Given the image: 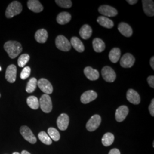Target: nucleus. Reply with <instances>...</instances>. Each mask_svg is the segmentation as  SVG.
I'll return each mask as SVG.
<instances>
[{
  "label": "nucleus",
  "mask_w": 154,
  "mask_h": 154,
  "mask_svg": "<svg viewBox=\"0 0 154 154\" xmlns=\"http://www.w3.org/2000/svg\"><path fill=\"white\" fill-rule=\"evenodd\" d=\"M4 48L11 59L16 58L22 51V45L16 41H7L4 45Z\"/></svg>",
  "instance_id": "obj_1"
},
{
  "label": "nucleus",
  "mask_w": 154,
  "mask_h": 154,
  "mask_svg": "<svg viewBox=\"0 0 154 154\" xmlns=\"http://www.w3.org/2000/svg\"><path fill=\"white\" fill-rule=\"evenodd\" d=\"M22 11V4L17 1H14L8 6L6 8V17L8 18H11L20 14Z\"/></svg>",
  "instance_id": "obj_2"
},
{
  "label": "nucleus",
  "mask_w": 154,
  "mask_h": 154,
  "mask_svg": "<svg viewBox=\"0 0 154 154\" xmlns=\"http://www.w3.org/2000/svg\"><path fill=\"white\" fill-rule=\"evenodd\" d=\"M39 106L42 111L45 113H49L53 109V105L51 99L49 95L44 94L40 98L39 100Z\"/></svg>",
  "instance_id": "obj_3"
},
{
  "label": "nucleus",
  "mask_w": 154,
  "mask_h": 154,
  "mask_svg": "<svg viewBox=\"0 0 154 154\" xmlns=\"http://www.w3.org/2000/svg\"><path fill=\"white\" fill-rule=\"evenodd\" d=\"M56 47L63 51H68L72 49L69 41L63 35H58L55 39Z\"/></svg>",
  "instance_id": "obj_4"
},
{
  "label": "nucleus",
  "mask_w": 154,
  "mask_h": 154,
  "mask_svg": "<svg viewBox=\"0 0 154 154\" xmlns=\"http://www.w3.org/2000/svg\"><path fill=\"white\" fill-rule=\"evenodd\" d=\"M20 133L23 138L29 143L34 144L37 142V138L33 134L32 130L26 126H22L20 128Z\"/></svg>",
  "instance_id": "obj_5"
},
{
  "label": "nucleus",
  "mask_w": 154,
  "mask_h": 154,
  "mask_svg": "<svg viewBox=\"0 0 154 154\" xmlns=\"http://www.w3.org/2000/svg\"><path fill=\"white\" fill-rule=\"evenodd\" d=\"M102 75L107 82H113L116 80V73L115 71L109 66H105L102 70Z\"/></svg>",
  "instance_id": "obj_6"
},
{
  "label": "nucleus",
  "mask_w": 154,
  "mask_h": 154,
  "mask_svg": "<svg viewBox=\"0 0 154 154\" xmlns=\"http://www.w3.org/2000/svg\"><path fill=\"white\" fill-rule=\"evenodd\" d=\"M101 123V117L99 115L95 114L92 116L86 123V128L89 131L96 130Z\"/></svg>",
  "instance_id": "obj_7"
},
{
  "label": "nucleus",
  "mask_w": 154,
  "mask_h": 154,
  "mask_svg": "<svg viewBox=\"0 0 154 154\" xmlns=\"http://www.w3.org/2000/svg\"><path fill=\"white\" fill-rule=\"evenodd\" d=\"M37 85L39 89L45 94H50L53 91V88L51 83L45 78H41L37 82Z\"/></svg>",
  "instance_id": "obj_8"
},
{
  "label": "nucleus",
  "mask_w": 154,
  "mask_h": 154,
  "mask_svg": "<svg viewBox=\"0 0 154 154\" xmlns=\"http://www.w3.org/2000/svg\"><path fill=\"white\" fill-rule=\"evenodd\" d=\"M99 13L109 17H113L118 14V11L116 8L109 5L100 6L98 9Z\"/></svg>",
  "instance_id": "obj_9"
},
{
  "label": "nucleus",
  "mask_w": 154,
  "mask_h": 154,
  "mask_svg": "<svg viewBox=\"0 0 154 154\" xmlns=\"http://www.w3.org/2000/svg\"><path fill=\"white\" fill-rule=\"evenodd\" d=\"M17 67L14 65H11L6 69L5 78L9 83L15 82L16 80Z\"/></svg>",
  "instance_id": "obj_10"
},
{
  "label": "nucleus",
  "mask_w": 154,
  "mask_h": 154,
  "mask_svg": "<svg viewBox=\"0 0 154 154\" xmlns=\"http://www.w3.org/2000/svg\"><path fill=\"white\" fill-rule=\"evenodd\" d=\"M135 58L130 53H126L123 55L120 61V64L122 67L130 68L135 63Z\"/></svg>",
  "instance_id": "obj_11"
},
{
  "label": "nucleus",
  "mask_w": 154,
  "mask_h": 154,
  "mask_svg": "<svg viewBox=\"0 0 154 154\" xmlns=\"http://www.w3.org/2000/svg\"><path fill=\"white\" fill-rule=\"evenodd\" d=\"M98 94L93 90H88L82 94L81 101L83 104H88L97 98Z\"/></svg>",
  "instance_id": "obj_12"
},
{
  "label": "nucleus",
  "mask_w": 154,
  "mask_h": 154,
  "mask_svg": "<svg viewBox=\"0 0 154 154\" xmlns=\"http://www.w3.org/2000/svg\"><path fill=\"white\" fill-rule=\"evenodd\" d=\"M69 123V117L66 114H61L58 116L57 124L58 128L61 131H65L67 128Z\"/></svg>",
  "instance_id": "obj_13"
},
{
  "label": "nucleus",
  "mask_w": 154,
  "mask_h": 154,
  "mask_svg": "<svg viewBox=\"0 0 154 154\" xmlns=\"http://www.w3.org/2000/svg\"><path fill=\"white\" fill-rule=\"evenodd\" d=\"M129 110L126 106H121L119 107L116 112V121L122 122L123 121L128 114Z\"/></svg>",
  "instance_id": "obj_14"
},
{
  "label": "nucleus",
  "mask_w": 154,
  "mask_h": 154,
  "mask_svg": "<svg viewBox=\"0 0 154 154\" xmlns=\"http://www.w3.org/2000/svg\"><path fill=\"white\" fill-rule=\"evenodd\" d=\"M127 99L134 105H139L140 102L139 94L133 89H129L127 92Z\"/></svg>",
  "instance_id": "obj_15"
},
{
  "label": "nucleus",
  "mask_w": 154,
  "mask_h": 154,
  "mask_svg": "<svg viewBox=\"0 0 154 154\" xmlns=\"http://www.w3.org/2000/svg\"><path fill=\"white\" fill-rule=\"evenodd\" d=\"M143 11L145 14L149 17H153L154 15V2L152 0L142 1Z\"/></svg>",
  "instance_id": "obj_16"
},
{
  "label": "nucleus",
  "mask_w": 154,
  "mask_h": 154,
  "mask_svg": "<svg viewBox=\"0 0 154 154\" xmlns=\"http://www.w3.org/2000/svg\"><path fill=\"white\" fill-rule=\"evenodd\" d=\"M28 8L34 13H40L43 11L44 7L38 0H29L27 2Z\"/></svg>",
  "instance_id": "obj_17"
},
{
  "label": "nucleus",
  "mask_w": 154,
  "mask_h": 154,
  "mask_svg": "<svg viewBox=\"0 0 154 154\" xmlns=\"http://www.w3.org/2000/svg\"><path fill=\"white\" fill-rule=\"evenodd\" d=\"M84 74L87 78L90 81L97 80L99 77V73L97 70L88 66L84 69Z\"/></svg>",
  "instance_id": "obj_18"
},
{
  "label": "nucleus",
  "mask_w": 154,
  "mask_h": 154,
  "mask_svg": "<svg viewBox=\"0 0 154 154\" xmlns=\"http://www.w3.org/2000/svg\"><path fill=\"white\" fill-rule=\"evenodd\" d=\"M118 30L123 35L126 37H130L132 35L131 27L125 22H121L118 25Z\"/></svg>",
  "instance_id": "obj_19"
},
{
  "label": "nucleus",
  "mask_w": 154,
  "mask_h": 154,
  "mask_svg": "<svg viewBox=\"0 0 154 154\" xmlns=\"http://www.w3.org/2000/svg\"><path fill=\"white\" fill-rule=\"evenodd\" d=\"M48 38V33L44 29H41L37 30L35 34V39L40 44H44Z\"/></svg>",
  "instance_id": "obj_20"
},
{
  "label": "nucleus",
  "mask_w": 154,
  "mask_h": 154,
  "mask_svg": "<svg viewBox=\"0 0 154 154\" xmlns=\"http://www.w3.org/2000/svg\"><path fill=\"white\" fill-rule=\"evenodd\" d=\"M72 16L70 14L66 11L60 13L57 17V21L60 25H65L70 21Z\"/></svg>",
  "instance_id": "obj_21"
},
{
  "label": "nucleus",
  "mask_w": 154,
  "mask_h": 154,
  "mask_svg": "<svg viewBox=\"0 0 154 154\" xmlns=\"http://www.w3.org/2000/svg\"><path fill=\"white\" fill-rule=\"evenodd\" d=\"M92 29L88 25H84L79 30V35L83 39H88L92 35Z\"/></svg>",
  "instance_id": "obj_22"
},
{
  "label": "nucleus",
  "mask_w": 154,
  "mask_h": 154,
  "mask_svg": "<svg viewBox=\"0 0 154 154\" xmlns=\"http://www.w3.org/2000/svg\"><path fill=\"white\" fill-rule=\"evenodd\" d=\"M70 44L79 53H82L85 50V46L82 42L76 37H73L71 39Z\"/></svg>",
  "instance_id": "obj_23"
},
{
  "label": "nucleus",
  "mask_w": 154,
  "mask_h": 154,
  "mask_svg": "<svg viewBox=\"0 0 154 154\" xmlns=\"http://www.w3.org/2000/svg\"><path fill=\"white\" fill-rule=\"evenodd\" d=\"M97 22L99 25L104 28L111 29L114 26V22L109 18L104 16H100L97 18Z\"/></svg>",
  "instance_id": "obj_24"
},
{
  "label": "nucleus",
  "mask_w": 154,
  "mask_h": 154,
  "mask_svg": "<svg viewBox=\"0 0 154 154\" xmlns=\"http://www.w3.org/2000/svg\"><path fill=\"white\" fill-rule=\"evenodd\" d=\"M94 50L97 53H101L105 49V42L101 39L96 38L93 41Z\"/></svg>",
  "instance_id": "obj_25"
},
{
  "label": "nucleus",
  "mask_w": 154,
  "mask_h": 154,
  "mask_svg": "<svg viewBox=\"0 0 154 154\" xmlns=\"http://www.w3.org/2000/svg\"><path fill=\"white\" fill-rule=\"evenodd\" d=\"M121 50L119 48H115L111 50L109 53V59L112 63H116L120 59L121 57Z\"/></svg>",
  "instance_id": "obj_26"
},
{
  "label": "nucleus",
  "mask_w": 154,
  "mask_h": 154,
  "mask_svg": "<svg viewBox=\"0 0 154 154\" xmlns=\"http://www.w3.org/2000/svg\"><path fill=\"white\" fill-rule=\"evenodd\" d=\"M26 102L29 107L33 110H37L39 107V100L35 96L29 97L26 100Z\"/></svg>",
  "instance_id": "obj_27"
},
{
  "label": "nucleus",
  "mask_w": 154,
  "mask_h": 154,
  "mask_svg": "<svg viewBox=\"0 0 154 154\" xmlns=\"http://www.w3.org/2000/svg\"><path fill=\"white\" fill-rule=\"evenodd\" d=\"M114 141V136L112 133L107 132L102 139V143L106 147L111 146Z\"/></svg>",
  "instance_id": "obj_28"
},
{
  "label": "nucleus",
  "mask_w": 154,
  "mask_h": 154,
  "mask_svg": "<svg viewBox=\"0 0 154 154\" xmlns=\"http://www.w3.org/2000/svg\"><path fill=\"white\" fill-rule=\"evenodd\" d=\"M37 80L35 78H32L28 82L26 87V91L28 93H32L35 91L37 86Z\"/></svg>",
  "instance_id": "obj_29"
},
{
  "label": "nucleus",
  "mask_w": 154,
  "mask_h": 154,
  "mask_svg": "<svg viewBox=\"0 0 154 154\" xmlns=\"http://www.w3.org/2000/svg\"><path fill=\"white\" fill-rule=\"evenodd\" d=\"M48 135L49 136L51 139L54 140L55 142L58 141L60 139V134L58 131L53 127H50L48 130Z\"/></svg>",
  "instance_id": "obj_30"
},
{
  "label": "nucleus",
  "mask_w": 154,
  "mask_h": 154,
  "mask_svg": "<svg viewBox=\"0 0 154 154\" xmlns=\"http://www.w3.org/2000/svg\"><path fill=\"white\" fill-rule=\"evenodd\" d=\"M38 137L40 141L45 144L50 145L52 143V140L50 138L49 136L47 133L45 131H41L39 132L38 135Z\"/></svg>",
  "instance_id": "obj_31"
},
{
  "label": "nucleus",
  "mask_w": 154,
  "mask_h": 154,
  "mask_svg": "<svg viewBox=\"0 0 154 154\" xmlns=\"http://www.w3.org/2000/svg\"><path fill=\"white\" fill-rule=\"evenodd\" d=\"M30 60V56L28 54H23L20 56L18 60V65L20 67H23Z\"/></svg>",
  "instance_id": "obj_32"
},
{
  "label": "nucleus",
  "mask_w": 154,
  "mask_h": 154,
  "mask_svg": "<svg viewBox=\"0 0 154 154\" xmlns=\"http://www.w3.org/2000/svg\"><path fill=\"white\" fill-rule=\"evenodd\" d=\"M55 2L59 6L63 8H70L72 6V1L70 0H56Z\"/></svg>",
  "instance_id": "obj_33"
},
{
  "label": "nucleus",
  "mask_w": 154,
  "mask_h": 154,
  "mask_svg": "<svg viewBox=\"0 0 154 154\" xmlns=\"http://www.w3.org/2000/svg\"><path fill=\"white\" fill-rule=\"evenodd\" d=\"M30 72H31V69L30 67L29 66H26L25 67L22 72H21L20 74V78L22 80H25L26 79H27L30 75Z\"/></svg>",
  "instance_id": "obj_34"
},
{
  "label": "nucleus",
  "mask_w": 154,
  "mask_h": 154,
  "mask_svg": "<svg viewBox=\"0 0 154 154\" xmlns=\"http://www.w3.org/2000/svg\"><path fill=\"white\" fill-rule=\"evenodd\" d=\"M147 82L149 83V86L152 88H154V75H151L147 78Z\"/></svg>",
  "instance_id": "obj_35"
},
{
  "label": "nucleus",
  "mask_w": 154,
  "mask_h": 154,
  "mask_svg": "<svg viewBox=\"0 0 154 154\" xmlns=\"http://www.w3.org/2000/svg\"><path fill=\"white\" fill-rule=\"evenodd\" d=\"M149 111L150 112V114L152 116H154V99H152L151 103L150 105L149 106Z\"/></svg>",
  "instance_id": "obj_36"
},
{
  "label": "nucleus",
  "mask_w": 154,
  "mask_h": 154,
  "mask_svg": "<svg viewBox=\"0 0 154 154\" xmlns=\"http://www.w3.org/2000/svg\"><path fill=\"white\" fill-rule=\"evenodd\" d=\"M109 154H121V152L118 149H113L110 150Z\"/></svg>",
  "instance_id": "obj_37"
},
{
  "label": "nucleus",
  "mask_w": 154,
  "mask_h": 154,
  "mask_svg": "<svg viewBox=\"0 0 154 154\" xmlns=\"http://www.w3.org/2000/svg\"><path fill=\"white\" fill-rule=\"evenodd\" d=\"M150 66L151 67V68L154 70V57H152L150 59Z\"/></svg>",
  "instance_id": "obj_38"
},
{
  "label": "nucleus",
  "mask_w": 154,
  "mask_h": 154,
  "mask_svg": "<svg viewBox=\"0 0 154 154\" xmlns=\"http://www.w3.org/2000/svg\"><path fill=\"white\" fill-rule=\"evenodd\" d=\"M127 2L130 5H134L138 2L137 0H127Z\"/></svg>",
  "instance_id": "obj_39"
},
{
  "label": "nucleus",
  "mask_w": 154,
  "mask_h": 154,
  "mask_svg": "<svg viewBox=\"0 0 154 154\" xmlns=\"http://www.w3.org/2000/svg\"><path fill=\"white\" fill-rule=\"evenodd\" d=\"M21 154H30L29 152H28L27 151H26V150H23V151H22V152H21Z\"/></svg>",
  "instance_id": "obj_40"
},
{
  "label": "nucleus",
  "mask_w": 154,
  "mask_h": 154,
  "mask_svg": "<svg viewBox=\"0 0 154 154\" xmlns=\"http://www.w3.org/2000/svg\"><path fill=\"white\" fill-rule=\"evenodd\" d=\"M13 154H20V153H18V152H14V153H13Z\"/></svg>",
  "instance_id": "obj_41"
},
{
  "label": "nucleus",
  "mask_w": 154,
  "mask_h": 154,
  "mask_svg": "<svg viewBox=\"0 0 154 154\" xmlns=\"http://www.w3.org/2000/svg\"><path fill=\"white\" fill-rule=\"evenodd\" d=\"M0 71H1V67H0Z\"/></svg>",
  "instance_id": "obj_42"
},
{
  "label": "nucleus",
  "mask_w": 154,
  "mask_h": 154,
  "mask_svg": "<svg viewBox=\"0 0 154 154\" xmlns=\"http://www.w3.org/2000/svg\"><path fill=\"white\" fill-rule=\"evenodd\" d=\"M0 98H1V94H0Z\"/></svg>",
  "instance_id": "obj_43"
}]
</instances>
